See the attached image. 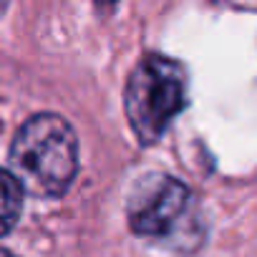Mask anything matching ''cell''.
<instances>
[{"mask_svg":"<svg viewBox=\"0 0 257 257\" xmlns=\"http://www.w3.org/2000/svg\"><path fill=\"white\" fill-rule=\"evenodd\" d=\"M78 172V139L58 113L28 118L11 147V174L36 197H61Z\"/></svg>","mask_w":257,"mask_h":257,"instance_id":"1","label":"cell"},{"mask_svg":"<svg viewBox=\"0 0 257 257\" xmlns=\"http://www.w3.org/2000/svg\"><path fill=\"white\" fill-rule=\"evenodd\" d=\"M187 103V71L164 56H144L123 91V108L134 137L149 147L162 139L172 118Z\"/></svg>","mask_w":257,"mask_h":257,"instance_id":"2","label":"cell"},{"mask_svg":"<svg viewBox=\"0 0 257 257\" xmlns=\"http://www.w3.org/2000/svg\"><path fill=\"white\" fill-rule=\"evenodd\" d=\"M128 227L139 237L177 239L197 227V209L189 187L169 174L144 177L128 197Z\"/></svg>","mask_w":257,"mask_h":257,"instance_id":"3","label":"cell"},{"mask_svg":"<svg viewBox=\"0 0 257 257\" xmlns=\"http://www.w3.org/2000/svg\"><path fill=\"white\" fill-rule=\"evenodd\" d=\"M23 189L8 169H0V237H6L21 217Z\"/></svg>","mask_w":257,"mask_h":257,"instance_id":"4","label":"cell"},{"mask_svg":"<svg viewBox=\"0 0 257 257\" xmlns=\"http://www.w3.org/2000/svg\"><path fill=\"white\" fill-rule=\"evenodd\" d=\"M0 257H16V254H11L8 249H0Z\"/></svg>","mask_w":257,"mask_h":257,"instance_id":"5","label":"cell"}]
</instances>
